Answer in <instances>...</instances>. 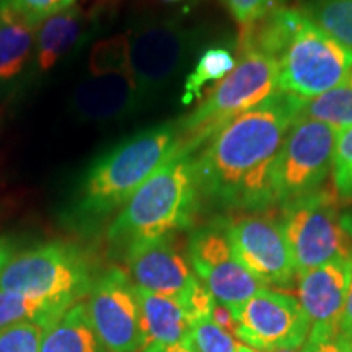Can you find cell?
Wrapping results in <instances>:
<instances>
[{
    "mask_svg": "<svg viewBox=\"0 0 352 352\" xmlns=\"http://www.w3.org/2000/svg\"><path fill=\"white\" fill-rule=\"evenodd\" d=\"M303 101L279 90L215 132L196 155L201 196L232 209L258 210L274 204V165Z\"/></svg>",
    "mask_w": 352,
    "mask_h": 352,
    "instance_id": "1",
    "label": "cell"
},
{
    "mask_svg": "<svg viewBox=\"0 0 352 352\" xmlns=\"http://www.w3.org/2000/svg\"><path fill=\"white\" fill-rule=\"evenodd\" d=\"M241 47L274 59L279 90L303 100L340 87L352 72V50L294 8L280 7L245 26Z\"/></svg>",
    "mask_w": 352,
    "mask_h": 352,
    "instance_id": "2",
    "label": "cell"
},
{
    "mask_svg": "<svg viewBox=\"0 0 352 352\" xmlns=\"http://www.w3.org/2000/svg\"><path fill=\"white\" fill-rule=\"evenodd\" d=\"M179 148L182 132L176 122L153 126L122 140L101 155L83 176L72 204L74 220L91 227L121 210Z\"/></svg>",
    "mask_w": 352,
    "mask_h": 352,
    "instance_id": "3",
    "label": "cell"
},
{
    "mask_svg": "<svg viewBox=\"0 0 352 352\" xmlns=\"http://www.w3.org/2000/svg\"><path fill=\"white\" fill-rule=\"evenodd\" d=\"M196 152L179 148L140 186L108 227V240L124 252L138 241L186 228L199 204Z\"/></svg>",
    "mask_w": 352,
    "mask_h": 352,
    "instance_id": "4",
    "label": "cell"
},
{
    "mask_svg": "<svg viewBox=\"0 0 352 352\" xmlns=\"http://www.w3.org/2000/svg\"><path fill=\"white\" fill-rule=\"evenodd\" d=\"M279 91L277 64L258 51L241 50L235 69L222 78L195 111L178 122L182 148L197 152L228 122Z\"/></svg>",
    "mask_w": 352,
    "mask_h": 352,
    "instance_id": "5",
    "label": "cell"
},
{
    "mask_svg": "<svg viewBox=\"0 0 352 352\" xmlns=\"http://www.w3.org/2000/svg\"><path fill=\"white\" fill-rule=\"evenodd\" d=\"M95 277L80 246L47 241L13 254L0 274V290L74 305L87 296Z\"/></svg>",
    "mask_w": 352,
    "mask_h": 352,
    "instance_id": "6",
    "label": "cell"
},
{
    "mask_svg": "<svg viewBox=\"0 0 352 352\" xmlns=\"http://www.w3.org/2000/svg\"><path fill=\"white\" fill-rule=\"evenodd\" d=\"M280 227L297 276L334 259H352V239L341 226L333 192L320 189L285 204Z\"/></svg>",
    "mask_w": 352,
    "mask_h": 352,
    "instance_id": "7",
    "label": "cell"
},
{
    "mask_svg": "<svg viewBox=\"0 0 352 352\" xmlns=\"http://www.w3.org/2000/svg\"><path fill=\"white\" fill-rule=\"evenodd\" d=\"M338 132L323 122L297 118L285 135L272 175L274 204H289L320 191L333 173Z\"/></svg>",
    "mask_w": 352,
    "mask_h": 352,
    "instance_id": "8",
    "label": "cell"
},
{
    "mask_svg": "<svg viewBox=\"0 0 352 352\" xmlns=\"http://www.w3.org/2000/svg\"><path fill=\"white\" fill-rule=\"evenodd\" d=\"M124 259L134 285L182 303L192 320L210 315L215 300L170 236L132 243Z\"/></svg>",
    "mask_w": 352,
    "mask_h": 352,
    "instance_id": "9",
    "label": "cell"
},
{
    "mask_svg": "<svg viewBox=\"0 0 352 352\" xmlns=\"http://www.w3.org/2000/svg\"><path fill=\"white\" fill-rule=\"evenodd\" d=\"M129 72L140 101L160 94L182 72L195 33L175 20L142 21L127 32Z\"/></svg>",
    "mask_w": 352,
    "mask_h": 352,
    "instance_id": "10",
    "label": "cell"
},
{
    "mask_svg": "<svg viewBox=\"0 0 352 352\" xmlns=\"http://www.w3.org/2000/svg\"><path fill=\"white\" fill-rule=\"evenodd\" d=\"M87 296V314L108 351L142 352L148 340L131 277L109 267L95 277Z\"/></svg>",
    "mask_w": 352,
    "mask_h": 352,
    "instance_id": "11",
    "label": "cell"
},
{
    "mask_svg": "<svg viewBox=\"0 0 352 352\" xmlns=\"http://www.w3.org/2000/svg\"><path fill=\"white\" fill-rule=\"evenodd\" d=\"M189 266L212 298L235 316L240 308L264 285L241 266L233 253L227 226H208L196 230L188 241Z\"/></svg>",
    "mask_w": 352,
    "mask_h": 352,
    "instance_id": "12",
    "label": "cell"
},
{
    "mask_svg": "<svg viewBox=\"0 0 352 352\" xmlns=\"http://www.w3.org/2000/svg\"><path fill=\"white\" fill-rule=\"evenodd\" d=\"M236 336L258 351L300 349L310 334V321L297 298L264 287L235 315Z\"/></svg>",
    "mask_w": 352,
    "mask_h": 352,
    "instance_id": "13",
    "label": "cell"
},
{
    "mask_svg": "<svg viewBox=\"0 0 352 352\" xmlns=\"http://www.w3.org/2000/svg\"><path fill=\"white\" fill-rule=\"evenodd\" d=\"M227 235L236 259L259 284L264 287L292 284L297 271L280 222L246 215L228 223Z\"/></svg>",
    "mask_w": 352,
    "mask_h": 352,
    "instance_id": "14",
    "label": "cell"
},
{
    "mask_svg": "<svg viewBox=\"0 0 352 352\" xmlns=\"http://www.w3.org/2000/svg\"><path fill=\"white\" fill-rule=\"evenodd\" d=\"M352 259H334L298 274V303L310 321L308 338H331L340 333Z\"/></svg>",
    "mask_w": 352,
    "mask_h": 352,
    "instance_id": "15",
    "label": "cell"
},
{
    "mask_svg": "<svg viewBox=\"0 0 352 352\" xmlns=\"http://www.w3.org/2000/svg\"><path fill=\"white\" fill-rule=\"evenodd\" d=\"M142 101L131 72L90 76L78 83L70 108L82 121H114L135 111Z\"/></svg>",
    "mask_w": 352,
    "mask_h": 352,
    "instance_id": "16",
    "label": "cell"
},
{
    "mask_svg": "<svg viewBox=\"0 0 352 352\" xmlns=\"http://www.w3.org/2000/svg\"><path fill=\"white\" fill-rule=\"evenodd\" d=\"M88 19L76 6L51 15L36 26L32 67L28 76L39 78L50 74L87 34Z\"/></svg>",
    "mask_w": 352,
    "mask_h": 352,
    "instance_id": "17",
    "label": "cell"
},
{
    "mask_svg": "<svg viewBox=\"0 0 352 352\" xmlns=\"http://www.w3.org/2000/svg\"><path fill=\"white\" fill-rule=\"evenodd\" d=\"M34 38L36 26L6 0L0 7V96L10 94L30 74Z\"/></svg>",
    "mask_w": 352,
    "mask_h": 352,
    "instance_id": "18",
    "label": "cell"
},
{
    "mask_svg": "<svg viewBox=\"0 0 352 352\" xmlns=\"http://www.w3.org/2000/svg\"><path fill=\"white\" fill-rule=\"evenodd\" d=\"M134 287L148 342L173 344L189 340L192 316L182 303L138 285Z\"/></svg>",
    "mask_w": 352,
    "mask_h": 352,
    "instance_id": "19",
    "label": "cell"
},
{
    "mask_svg": "<svg viewBox=\"0 0 352 352\" xmlns=\"http://www.w3.org/2000/svg\"><path fill=\"white\" fill-rule=\"evenodd\" d=\"M41 352H109L91 324L83 302L74 303L54 323L44 328Z\"/></svg>",
    "mask_w": 352,
    "mask_h": 352,
    "instance_id": "20",
    "label": "cell"
},
{
    "mask_svg": "<svg viewBox=\"0 0 352 352\" xmlns=\"http://www.w3.org/2000/svg\"><path fill=\"white\" fill-rule=\"evenodd\" d=\"M70 303L25 296L19 292L0 290V329L19 324H38L47 328L59 320L69 308Z\"/></svg>",
    "mask_w": 352,
    "mask_h": 352,
    "instance_id": "21",
    "label": "cell"
},
{
    "mask_svg": "<svg viewBox=\"0 0 352 352\" xmlns=\"http://www.w3.org/2000/svg\"><path fill=\"white\" fill-rule=\"evenodd\" d=\"M298 118L323 122L340 134L352 126V88L341 83L327 94L305 100Z\"/></svg>",
    "mask_w": 352,
    "mask_h": 352,
    "instance_id": "22",
    "label": "cell"
},
{
    "mask_svg": "<svg viewBox=\"0 0 352 352\" xmlns=\"http://www.w3.org/2000/svg\"><path fill=\"white\" fill-rule=\"evenodd\" d=\"M302 12L324 33L352 50V0H305Z\"/></svg>",
    "mask_w": 352,
    "mask_h": 352,
    "instance_id": "23",
    "label": "cell"
},
{
    "mask_svg": "<svg viewBox=\"0 0 352 352\" xmlns=\"http://www.w3.org/2000/svg\"><path fill=\"white\" fill-rule=\"evenodd\" d=\"M236 60L233 51L226 46L208 47L197 59L196 67L184 82L183 103L188 104L201 95L202 88L209 82H220L235 69Z\"/></svg>",
    "mask_w": 352,
    "mask_h": 352,
    "instance_id": "24",
    "label": "cell"
},
{
    "mask_svg": "<svg viewBox=\"0 0 352 352\" xmlns=\"http://www.w3.org/2000/svg\"><path fill=\"white\" fill-rule=\"evenodd\" d=\"M90 76L129 72V38L127 33L100 39L88 57Z\"/></svg>",
    "mask_w": 352,
    "mask_h": 352,
    "instance_id": "25",
    "label": "cell"
},
{
    "mask_svg": "<svg viewBox=\"0 0 352 352\" xmlns=\"http://www.w3.org/2000/svg\"><path fill=\"white\" fill-rule=\"evenodd\" d=\"M189 342L196 352H239V342L233 334L219 327L210 315L192 320Z\"/></svg>",
    "mask_w": 352,
    "mask_h": 352,
    "instance_id": "26",
    "label": "cell"
},
{
    "mask_svg": "<svg viewBox=\"0 0 352 352\" xmlns=\"http://www.w3.org/2000/svg\"><path fill=\"white\" fill-rule=\"evenodd\" d=\"M333 184L338 196L352 199V126L338 134L333 158Z\"/></svg>",
    "mask_w": 352,
    "mask_h": 352,
    "instance_id": "27",
    "label": "cell"
},
{
    "mask_svg": "<svg viewBox=\"0 0 352 352\" xmlns=\"http://www.w3.org/2000/svg\"><path fill=\"white\" fill-rule=\"evenodd\" d=\"M43 327L19 324L0 329V352H41Z\"/></svg>",
    "mask_w": 352,
    "mask_h": 352,
    "instance_id": "28",
    "label": "cell"
},
{
    "mask_svg": "<svg viewBox=\"0 0 352 352\" xmlns=\"http://www.w3.org/2000/svg\"><path fill=\"white\" fill-rule=\"evenodd\" d=\"M240 25L248 26L283 7L285 0H222Z\"/></svg>",
    "mask_w": 352,
    "mask_h": 352,
    "instance_id": "29",
    "label": "cell"
},
{
    "mask_svg": "<svg viewBox=\"0 0 352 352\" xmlns=\"http://www.w3.org/2000/svg\"><path fill=\"white\" fill-rule=\"evenodd\" d=\"M7 3L23 15L30 23L38 26L51 15L72 7L76 0H7Z\"/></svg>",
    "mask_w": 352,
    "mask_h": 352,
    "instance_id": "30",
    "label": "cell"
},
{
    "mask_svg": "<svg viewBox=\"0 0 352 352\" xmlns=\"http://www.w3.org/2000/svg\"><path fill=\"white\" fill-rule=\"evenodd\" d=\"M302 349L303 352H352V344L338 333L331 338H308Z\"/></svg>",
    "mask_w": 352,
    "mask_h": 352,
    "instance_id": "31",
    "label": "cell"
},
{
    "mask_svg": "<svg viewBox=\"0 0 352 352\" xmlns=\"http://www.w3.org/2000/svg\"><path fill=\"white\" fill-rule=\"evenodd\" d=\"M340 334L346 341H349L352 344V270H351L349 285H347L344 310H342L341 321H340Z\"/></svg>",
    "mask_w": 352,
    "mask_h": 352,
    "instance_id": "32",
    "label": "cell"
},
{
    "mask_svg": "<svg viewBox=\"0 0 352 352\" xmlns=\"http://www.w3.org/2000/svg\"><path fill=\"white\" fill-rule=\"evenodd\" d=\"M142 352H196L191 342L182 341V342H173V344H160V342H148L144 347Z\"/></svg>",
    "mask_w": 352,
    "mask_h": 352,
    "instance_id": "33",
    "label": "cell"
},
{
    "mask_svg": "<svg viewBox=\"0 0 352 352\" xmlns=\"http://www.w3.org/2000/svg\"><path fill=\"white\" fill-rule=\"evenodd\" d=\"M13 254H15V241L10 236H0V274Z\"/></svg>",
    "mask_w": 352,
    "mask_h": 352,
    "instance_id": "34",
    "label": "cell"
},
{
    "mask_svg": "<svg viewBox=\"0 0 352 352\" xmlns=\"http://www.w3.org/2000/svg\"><path fill=\"white\" fill-rule=\"evenodd\" d=\"M341 226L346 230L347 235L352 239V209H349L344 214H341Z\"/></svg>",
    "mask_w": 352,
    "mask_h": 352,
    "instance_id": "35",
    "label": "cell"
},
{
    "mask_svg": "<svg viewBox=\"0 0 352 352\" xmlns=\"http://www.w3.org/2000/svg\"><path fill=\"white\" fill-rule=\"evenodd\" d=\"M239 352H261V351H258V349H254V347H252V346H248V344H243V342H239Z\"/></svg>",
    "mask_w": 352,
    "mask_h": 352,
    "instance_id": "36",
    "label": "cell"
},
{
    "mask_svg": "<svg viewBox=\"0 0 352 352\" xmlns=\"http://www.w3.org/2000/svg\"><path fill=\"white\" fill-rule=\"evenodd\" d=\"M266 352H303V349L300 347V349H276V351H266Z\"/></svg>",
    "mask_w": 352,
    "mask_h": 352,
    "instance_id": "37",
    "label": "cell"
},
{
    "mask_svg": "<svg viewBox=\"0 0 352 352\" xmlns=\"http://www.w3.org/2000/svg\"><path fill=\"white\" fill-rule=\"evenodd\" d=\"M166 2H178V0H166Z\"/></svg>",
    "mask_w": 352,
    "mask_h": 352,
    "instance_id": "38",
    "label": "cell"
},
{
    "mask_svg": "<svg viewBox=\"0 0 352 352\" xmlns=\"http://www.w3.org/2000/svg\"><path fill=\"white\" fill-rule=\"evenodd\" d=\"M3 2H6V0H0V7H2V3H3Z\"/></svg>",
    "mask_w": 352,
    "mask_h": 352,
    "instance_id": "39",
    "label": "cell"
}]
</instances>
